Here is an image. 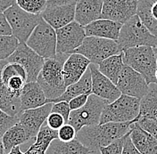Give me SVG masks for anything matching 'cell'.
Instances as JSON below:
<instances>
[{
	"mask_svg": "<svg viewBox=\"0 0 157 154\" xmlns=\"http://www.w3.org/2000/svg\"><path fill=\"white\" fill-rule=\"evenodd\" d=\"M130 124L131 122H109L84 126L77 133L76 139L92 152H97L102 147L111 145L127 135L130 130Z\"/></svg>",
	"mask_w": 157,
	"mask_h": 154,
	"instance_id": "6da1fadb",
	"label": "cell"
},
{
	"mask_svg": "<svg viewBox=\"0 0 157 154\" xmlns=\"http://www.w3.org/2000/svg\"><path fill=\"white\" fill-rule=\"evenodd\" d=\"M69 55L68 54H56L55 57L45 59L37 82L46 95V104L50 100L63 95L66 89L63 68Z\"/></svg>",
	"mask_w": 157,
	"mask_h": 154,
	"instance_id": "7a4b0ae2",
	"label": "cell"
},
{
	"mask_svg": "<svg viewBox=\"0 0 157 154\" xmlns=\"http://www.w3.org/2000/svg\"><path fill=\"white\" fill-rule=\"evenodd\" d=\"M124 63L132 68L146 79L148 85L157 84L156 57L152 47L143 46L123 50Z\"/></svg>",
	"mask_w": 157,
	"mask_h": 154,
	"instance_id": "3957f363",
	"label": "cell"
},
{
	"mask_svg": "<svg viewBox=\"0 0 157 154\" xmlns=\"http://www.w3.org/2000/svg\"><path fill=\"white\" fill-rule=\"evenodd\" d=\"M155 40L156 37L149 31L136 14L122 24L117 43L123 51L143 46L154 47Z\"/></svg>",
	"mask_w": 157,
	"mask_h": 154,
	"instance_id": "277c9868",
	"label": "cell"
},
{
	"mask_svg": "<svg viewBox=\"0 0 157 154\" xmlns=\"http://www.w3.org/2000/svg\"><path fill=\"white\" fill-rule=\"evenodd\" d=\"M139 99L121 95L117 100L105 105L99 124L132 122L139 114Z\"/></svg>",
	"mask_w": 157,
	"mask_h": 154,
	"instance_id": "5b68a950",
	"label": "cell"
},
{
	"mask_svg": "<svg viewBox=\"0 0 157 154\" xmlns=\"http://www.w3.org/2000/svg\"><path fill=\"white\" fill-rule=\"evenodd\" d=\"M117 41L97 37H86L81 46L71 54H79L88 59L91 63L99 65L108 57L121 53Z\"/></svg>",
	"mask_w": 157,
	"mask_h": 154,
	"instance_id": "8992f818",
	"label": "cell"
},
{
	"mask_svg": "<svg viewBox=\"0 0 157 154\" xmlns=\"http://www.w3.org/2000/svg\"><path fill=\"white\" fill-rule=\"evenodd\" d=\"M12 29L13 36L20 42L26 43L30 34L42 20L41 14H33L22 10L15 3L4 12Z\"/></svg>",
	"mask_w": 157,
	"mask_h": 154,
	"instance_id": "52a82bcc",
	"label": "cell"
},
{
	"mask_svg": "<svg viewBox=\"0 0 157 154\" xmlns=\"http://www.w3.org/2000/svg\"><path fill=\"white\" fill-rule=\"evenodd\" d=\"M107 103H109L105 100L91 94L85 105L71 111L67 124L72 126L77 133L84 126L98 125L103 111Z\"/></svg>",
	"mask_w": 157,
	"mask_h": 154,
	"instance_id": "ba28073f",
	"label": "cell"
},
{
	"mask_svg": "<svg viewBox=\"0 0 157 154\" xmlns=\"http://www.w3.org/2000/svg\"><path fill=\"white\" fill-rule=\"evenodd\" d=\"M26 44L44 59L55 57L56 54V31L42 18Z\"/></svg>",
	"mask_w": 157,
	"mask_h": 154,
	"instance_id": "9c48e42d",
	"label": "cell"
},
{
	"mask_svg": "<svg viewBox=\"0 0 157 154\" xmlns=\"http://www.w3.org/2000/svg\"><path fill=\"white\" fill-rule=\"evenodd\" d=\"M7 62L21 64L27 72V83L37 82L45 59L33 51L26 43L20 42L14 53L6 59Z\"/></svg>",
	"mask_w": 157,
	"mask_h": 154,
	"instance_id": "30bf717a",
	"label": "cell"
},
{
	"mask_svg": "<svg viewBox=\"0 0 157 154\" xmlns=\"http://www.w3.org/2000/svg\"><path fill=\"white\" fill-rule=\"evenodd\" d=\"M56 31V54H71L79 47L86 36L85 29L76 21H71L66 26Z\"/></svg>",
	"mask_w": 157,
	"mask_h": 154,
	"instance_id": "8fae6325",
	"label": "cell"
},
{
	"mask_svg": "<svg viewBox=\"0 0 157 154\" xmlns=\"http://www.w3.org/2000/svg\"><path fill=\"white\" fill-rule=\"evenodd\" d=\"M116 86L121 95L141 100L148 92L149 85L141 74L125 64Z\"/></svg>",
	"mask_w": 157,
	"mask_h": 154,
	"instance_id": "7c38bea8",
	"label": "cell"
},
{
	"mask_svg": "<svg viewBox=\"0 0 157 154\" xmlns=\"http://www.w3.org/2000/svg\"><path fill=\"white\" fill-rule=\"evenodd\" d=\"M138 0H103L101 18L125 23L137 14Z\"/></svg>",
	"mask_w": 157,
	"mask_h": 154,
	"instance_id": "4fadbf2b",
	"label": "cell"
},
{
	"mask_svg": "<svg viewBox=\"0 0 157 154\" xmlns=\"http://www.w3.org/2000/svg\"><path fill=\"white\" fill-rule=\"evenodd\" d=\"M88 68L91 73L92 94L105 100L109 103L114 102L121 96L117 86L99 71L98 65L91 63Z\"/></svg>",
	"mask_w": 157,
	"mask_h": 154,
	"instance_id": "5bb4252c",
	"label": "cell"
},
{
	"mask_svg": "<svg viewBox=\"0 0 157 154\" xmlns=\"http://www.w3.org/2000/svg\"><path fill=\"white\" fill-rule=\"evenodd\" d=\"M53 103H49L45 105L21 111L19 115V123L26 130L30 139L35 138L39 129L46 122L51 113Z\"/></svg>",
	"mask_w": 157,
	"mask_h": 154,
	"instance_id": "9a60e30c",
	"label": "cell"
},
{
	"mask_svg": "<svg viewBox=\"0 0 157 154\" xmlns=\"http://www.w3.org/2000/svg\"><path fill=\"white\" fill-rule=\"evenodd\" d=\"M76 5L48 6L41 13L43 20L54 29H58L75 21Z\"/></svg>",
	"mask_w": 157,
	"mask_h": 154,
	"instance_id": "2e32d148",
	"label": "cell"
},
{
	"mask_svg": "<svg viewBox=\"0 0 157 154\" xmlns=\"http://www.w3.org/2000/svg\"><path fill=\"white\" fill-rule=\"evenodd\" d=\"M91 64L90 61L79 54H71L63 68V75L66 87L78 82Z\"/></svg>",
	"mask_w": 157,
	"mask_h": 154,
	"instance_id": "e0dca14e",
	"label": "cell"
},
{
	"mask_svg": "<svg viewBox=\"0 0 157 154\" xmlns=\"http://www.w3.org/2000/svg\"><path fill=\"white\" fill-rule=\"evenodd\" d=\"M122 24L109 19L96 20L84 27L87 37H97L117 41Z\"/></svg>",
	"mask_w": 157,
	"mask_h": 154,
	"instance_id": "ac0fdd59",
	"label": "cell"
},
{
	"mask_svg": "<svg viewBox=\"0 0 157 154\" xmlns=\"http://www.w3.org/2000/svg\"><path fill=\"white\" fill-rule=\"evenodd\" d=\"M103 0H78L75 6V21L85 27L101 18Z\"/></svg>",
	"mask_w": 157,
	"mask_h": 154,
	"instance_id": "d6986e66",
	"label": "cell"
},
{
	"mask_svg": "<svg viewBox=\"0 0 157 154\" xmlns=\"http://www.w3.org/2000/svg\"><path fill=\"white\" fill-rule=\"evenodd\" d=\"M20 100L21 111H24L45 105L47 97L38 82H29L22 88Z\"/></svg>",
	"mask_w": 157,
	"mask_h": 154,
	"instance_id": "ffe728a7",
	"label": "cell"
},
{
	"mask_svg": "<svg viewBox=\"0 0 157 154\" xmlns=\"http://www.w3.org/2000/svg\"><path fill=\"white\" fill-rule=\"evenodd\" d=\"M129 137L141 154H157V139L142 129L136 122L130 124Z\"/></svg>",
	"mask_w": 157,
	"mask_h": 154,
	"instance_id": "44dd1931",
	"label": "cell"
},
{
	"mask_svg": "<svg viewBox=\"0 0 157 154\" xmlns=\"http://www.w3.org/2000/svg\"><path fill=\"white\" fill-rule=\"evenodd\" d=\"M83 94H92V80H91V73L89 68L78 82L66 87L63 95H61L60 96L54 100H50L47 103H55L58 102L69 103L71 99Z\"/></svg>",
	"mask_w": 157,
	"mask_h": 154,
	"instance_id": "7402d4cb",
	"label": "cell"
},
{
	"mask_svg": "<svg viewBox=\"0 0 157 154\" xmlns=\"http://www.w3.org/2000/svg\"><path fill=\"white\" fill-rule=\"evenodd\" d=\"M137 15L157 38V0H138Z\"/></svg>",
	"mask_w": 157,
	"mask_h": 154,
	"instance_id": "603a6c76",
	"label": "cell"
},
{
	"mask_svg": "<svg viewBox=\"0 0 157 154\" xmlns=\"http://www.w3.org/2000/svg\"><path fill=\"white\" fill-rule=\"evenodd\" d=\"M124 66L125 63L123 59V52H121L104 60L98 65V69L102 74H104L113 84L116 85Z\"/></svg>",
	"mask_w": 157,
	"mask_h": 154,
	"instance_id": "cb8c5ba5",
	"label": "cell"
},
{
	"mask_svg": "<svg viewBox=\"0 0 157 154\" xmlns=\"http://www.w3.org/2000/svg\"><path fill=\"white\" fill-rule=\"evenodd\" d=\"M1 139L5 148V153L7 154L13 148L23 145L26 142L29 141L30 137L26 132V130L23 128V126L18 122L12 127H10L2 135Z\"/></svg>",
	"mask_w": 157,
	"mask_h": 154,
	"instance_id": "d4e9b609",
	"label": "cell"
},
{
	"mask_svg": "<svg viewBox=\"0 0 157 154\" xmlns=\"http://www.w3.org/2000/svg\"><path fill=\"white\" fill-rule=\"evenodd\" d=\"M88 148L82 145L78 139L71 142H62L59 139L54 140L49 145L47 154H91Z\"/></svg>",
	"mask_w": 157,
	"mask_h": 154,
	"instance_id": "484cf974",
	"label": "cell"
},
{
	"mask_svg": "<svg viewBox=\"0 0 157 154\" xmlns=\"http://www.w3.org/2000/svg\"><path fill=\"white\" fill-rule=\"evenodd\" d=\"M0 110L11 117H19L21 112L20 97L13 95L3 82L0 84Z\"/></svg>",
	"mask_w": 157,
	"mask_h": 154,
	"instance_id": "4316f807",
	"label": "cell"
},
{
	"mask_svg": "<svg viewBox=\"0 0 157 154\" xmlns=\"http://www.w3.org/2000/svg\"><path fill=\"white\" fill-rule=\"evenodd\" d=\"M137 117L157 118V84H150L147 94L140 100Z\"/></svg>",
	"mask_w": 157,
	"mask_h": 154,
	"instance_id": "83f0119b",
	"label": "cell"
},
{
	"mask_svg": "<svg viewBox=\"0 0 157 154\" xmlns=\"http://www.w3.org/2000/svg\"><path fill=\"white\" fill-rule=\"evenodd\" d=\"M20 41L13 35H0V60H6L16 50Z\"/></svg>",
	"mask_w": 157,
	"mask_h": 154,
	"instance_id": "f1b7e54d",
	"label": "cell"
},
{
	"mask_svg": "<svg viewBox=\"0 0 157 154\" xmlns=\"http://www.w3.org/2000/svg\"><path fill=\"white\" fill-rule=\"evenodd\" d=\"M56 139H58V131L50 128L46 124L40 127L38 135L35 137V143L45 147L46 149H48L49 145Z\"/></svg>",
	"mask_w": 157,
	"mask_h": 154,
	"instance_id": "f546056e",
	"label": "cell"
},
{
	"mask_svg": "<svg viewBox=\"0 0 157 154\" xmlns=\"http://www.w3.org/2000/svg\"><path fill=\"white\" fill-rule=\"evenodd\" d=\"M22 10L33 14H41L48 6L47 0H15Z\"/></svg>",
	"mask_w": 157,
	"mask_h": 154,
	"instance_id": "4dcf8cb0",
	"label": "cell"
},
{
	"mask_svg": "<svg viewBox=\"0 0 157 154\" xmlns=\"http://www.w3.org/2000/svg\"><path fill=\"white\" fill-rule=\"evenodd\" d=\"M136 122L142 129L157 139V118L149 117H137L131 123Z\"/></svg>",
	"mask_w": 157,
	"mask_h": 154,
	"instance_id": "1f68e13d",
	"label": "cell"
},
{
	"mask_svg": "<svg viewBox=\"0 0 157 154\" xmlns=\"http://www.w3.org/2000/svg\"><path fill=\"white\" fill-rule=\"evenodd\" d=\"M19 122V117H11L2 110H0V137L4 135L10 127Z\"/></svg>",
	"mask_w": 157,
	"mask_h": 154,
	"instance_id": "d6a6232c",
	"label": "cell"
},
{
	"mask_svg": "<svg viewBox=\"0 0 157 154\" xmlns=\"http://www.w3.org/2000/svg\"><path fill=\"white\" fill-rule=\"evenodd\" d=\"M77 132L75 128L70 124H64L58 129V139L62 142H71L76 138Z\"/></svg>",
	"mask_w": 157,
	"mask_h": 154,
	"instance_id": "836d02e7",
	"label": "cell"
},
{
	"mask_svg": "<svg viewBox=\"0 0 157 154\" xmlns=\"http://www.w3.org/2000/svg\"><path fill=\"white\" fill-rule=\"evenodd\" d=\"M125 136L118 139L115 142L112 143L111 145H107L105 147H102L99 152H101V154H121Z\"/></svg>",
	"mask_w": 157,
	"mask_h": 154,
	"instance_id": "e575fe53",
	"label": "cell"
},
{
	"mask_svg": "<svg viewBox=\"0 0 157 154\" xmlns=\"http://www.w3.org/2000/svg\"><path fill=\"white\" fill-rule=\"evenodd\" d=\"M71 108L69 105V103L67 102H58V103H53L52 106V110L51 112H55V113H58L64 118L65 123L67 124L69 120V117L71 114Z\"/></svg>",
	"mask_w": 157,
	"mask_h": 154,
	"instance_id": "d590c367",
	"label": "cell"
},
{
	"mask_svg": "<svg viewBox=\"0 0 157 154\" xmlns=\"http://www.w3.org/2000/svg\"><path fill=\"white\" fill-rule=\"evenodd\" d=\"M46 124L50 128L54 129V130H57L59 128H61L65 123L64 118L58 113H55V112H51L48 117L47 120H46Z\"/></svg>",
	"mask_w": 157,
	"mask_h": 154,
	"instance_id": "8d00e7d4",
	"label": "cell"
},
{
	"mask_svg": "<svg viewBox=\"0 0 157 154\" xmlns=\"http://www.w3.org/2000/svg\"><path fill=\"white\" fill-rule=\"evenodd\" d=\"M90 95L91 94H83V95H80L78 96L71 99L69 102V105H70V108H71V111H75V110H78V109H80L81 107H83L87 103L88 97H89Z\"/></svg>",
	"mask_w": 157,
	"mask_h": 154,
	"instance_id": "74e56055",
	"label": "cell"
},
{
	"mask_svg": "<svg viewBox=\"0 0 157 154\" xmlns=\"http://www.w3.org/2000/svg\"><path fill=\"white\" fill-rule=\"evenodd\" d=\"M121 154H141L135 145H133L130 137H129V132L128 133L125 139H124V144H123V149H122V153Z\"/></svg>",
	"mask_w": 157,
	"mask_h": 154,
	"instance_id": "f35d334b",
	"label": "cell"
},
{
	"mask_svg": "<svg viewBox=\"0 0 157 154\" xmlns=\"http://www.w3.org/2000/svg\"><path fill=\"white\" fill-rule=\"evenodd\" d=\"M0 35H13L9 22L4 13L0 12Z\"/></svg>",
	"mask_w": 157,
	"mask_h": 154,
	"instance_id": "ab89813d",
	"label": "cell"
},
{
	"mask_svg": "<svg viewBox=\"0 0 157 154\" xmlns=\"http://www.w3.org/2000/svg\"><path fill=\"white\" fill-rule=\"evenodd\" d=\"M47 149L42 147L41 145H38L34 143L33 145L29 147V149L26 151L25 154H47Z\"/></svg>",
	"mask_w": 157,
	"mask_h": 154,
	"instance_id": "60d3db41",
	"label": "cell"
},
{
	"mask_svg": "<svg viewBox=\"0 0 157 154\" xmlns=\"http://www.w3.org/2000/svg\"><path fill=\"white\" fill-rule=\"evenodd\" d=\"M48 6H67L76 5L78 0H47Z\"/></svg>",
	"mask_w": 157,
	"mask_h": 154,
	"instance_id": "b9f144b4",
	"label": "cell"
},
{
	"mask_svg": "<svg viewBox=\"0 0 157 154\" xmlns=\"http://www.w3.org/2000/svg\"><path fill=\"white\" fill-rule=\"evenodd\" d=\"M15 4V0H0V12L4 13Z\"/></svg>",
	"mask_w": 157,
	"mask_h": 154,
	"instance_id": "7bdbcfd3",
	"label": "cell"
},
{
	"mask_svg": "<svg viewBox=\"0 0 157 154\" xmlns=\"http://www.w3.org/2000/svg\"><path fill=\"white\" fill-rule=\"evenodd\" d=\"M7 154H25V152H22L21 151L19 146H16V147L13 148Z\"/></svg>",
	"mask_w": 157,
	"mask_h": 154,
	"instance_id": "ee69618b",
	"label": "cell"
},
{
	"mask_svg": "<svg viewBox=\"0 0 157 154\" xmlns=\"http://www.w3.org/2000/svg\"><path fill=\"white\" fill-rule=\"evenodd\" d=\"M7 63L6 60H0V84L2 83V80H1V72H2V69L4 66Z\"/></svg>",
	"mask_w": 157,
	"mask_h": 154,
	"instance_id": "f6af8a7d",
	"label": "cell"
},
{
	"mask_svg": "<svg viewBox=\"0 0 157 154\" xmlns=\"http://www.w3.org/2000/svg\"><path fill=\"white\" fill-rule=\"evenodd\" d=\"M0 154H6L5 153V148H4V145H3L1 137H0Z\"/></svg>",
	"mask_w": 157,
	"mask_h": 154,
	"instance_id": "bcb514c9",
	"label": "cell"
},
{
	"mask_svg": "<svg viewBox=\"0 0 157 154\" xmlns=\"http://www.w3.org/2000/svg\"><path fill=\"white\" fill-rule=\"evenodd\" d=\"M154 48V52H155V57H156V62H157V47H153Z\"/></svg>",
	"mask_w": 157,
	"mask_h": 154,
	"instance_id": "7dc6e473",
	"label": "cell"
},
{
	"mask_svg": "<svg viewBox=\"0 0 157 154\" xmlns=\"http://www.w3.org/2000/svg\"><path fill=\"white\" fill-rule=\"evenodd\" d=\"M154 47H157V38H156V40H155V46H154Z\"/></svg>",
	"mask_w": 157,
	"mask_h": 154,
	"instance_id": "c3c4849f",
	"label": "cell"
},
{
	"mask_svg": "<svg viewBox=\"0 0 157 154\" xmlns=\"http://www.w3.org/2000/svg\"><path fill=\"white\" fill-rule=\"evenodd\" d=\"M155 77H156V79H157V69H156V72H155Z\"/></svg>",
	"mask_w": 157,
	"mask_h": 154,
	"instance_id": "681fc988",
	"label": "cell"
}]
</instances>
